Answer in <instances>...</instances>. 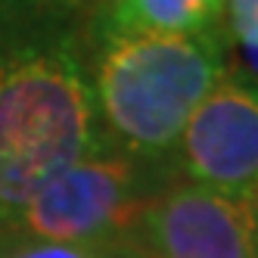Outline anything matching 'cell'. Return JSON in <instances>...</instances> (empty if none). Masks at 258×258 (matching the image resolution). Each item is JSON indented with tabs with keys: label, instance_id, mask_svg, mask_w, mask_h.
Returning <instances> with one entry per match:
<instances>
[{
	"label": "cell",
	"instance_id": "cell-1",
	"mask_svg": "<svg viewBox=\"0 0 258 258\" xmlns=\"http://www.w3.org/2000/svg\"><path fill=\"white\" fill-rule=\"evenodd\" d=\"M100 143L90 22L66 0H0V227Z\"/></svg>",
	"mask_w": 258,
	"mask_h": 258
},
{
	"label": "cell",
	"instance_id": "cell-2",
	"mask_svg": "<svg viewBox=\"0 0 258 258\" xmlns=\"http://www.w3.org/2000/svg\"><path fill=\"white\" fill-rule=\"evenodd\" d=\"M94 97L103 137L171 165L177 137L227 75V34H94Z\"/></svg>",
	"mask_w": 258,
	"mask_h": 258
},
{
	"label": "cell",
	"instance_id": "cell-3",
	"mask_svg": "<svg viewBox=\"0 0 258 258\" xmlns=\"http://www.w3.org/2000/svg\"><path fill=\"white\" fill-rule=\"evenodd\" d=\"M174 177L156 165L100 143L34 196L0 236L75 246L103 258H140L143 218Z\"/></svg>",
	"mask_w": 258,
	"mask_h": 258
},
{
	"label": "cell",
	"instance_id": "cell-4",
	"mask_svg": "<svg viewBox=\"0 0 258 258\" xmlns=\"http://www.w3.org/2000/svg\"><path fill=\"white\" fill-rule=\"evenodd\" d=\"M177 180L221 193H258V84L221 78L183 124L171 153Z\"/></svg>",
	"mask_w": 258,
	"mask_h": 258
},
{
	"label": "cell",
	"instance_id": "cell-5",
	"mask_svg": "<svg viewBox=\"0 0 258 258\" xmlns=\"http://www.w3.org/2000/svg\"><path fill=\"white\" fill-rule=\"evenodd\" d=\"M140 258H258V193L171 180L143 218Z\"/></svg>",
	"mask_w": 258,
	"mask_h": 258
},
{
	"label": "cell",
	"instance_id": "cell-6",
	"mask_svg": "<svg viewBox=\"0 0 258 258\" xmlns=\"http://www.w3.org/2000/svg\"><path fill=\"white\" fill-rule=\"evenodd\" d=\"M94 34H227V0H106L90 16Z\"/></svg>",
	"mask_w": 258,
	"mask_h": 258
},
{
	"label": "cell",
	"instance_id": "cell-7",
	"mask_svg": "<svg viewBox=\"0 0 258 258\" xmlns=\"http://www.w3.org/2000/svg\"><path fill=\"white\" fill-rule=\"evenodd\" d=\"M0 258H103V255L75 249V246H53V243H31V239L0 236Z\"/></svg>",
	"mask_w": 258,
	"mask_h": 258
},
{
	"label": "cell",
	"instance_id": "cell-8",
	"mask_svg": "<svg viewBox=\"0 0 258 258\" xmlns=\"http://www.w3.org/2000/svg\"><path fill=\"white\" fill-rule=\"evenodd\" d=\"M227 38H258V0H227Z\"/></svg>",
	"mask_w": 258,
	"mask_h": 258
},
{
	"label": "cell",
	"instance_id": "cell-9",
	"mask_svg": "<svg viewBox=\"0 0 258 258\" xmlns=\"http://www.w3.org/2000/svg\"><path fill=\"white\" fill-rule=\"evenodd\" d=\"M239 53V59H243L246 72L255 78L252 84H258V38H243V41H230Z\"/></svg>",
	"mask_w": 258,
	"mask_h": 258
},
{
	"label": "cell",
	"instance_id": "cell-10",
	"mask_svg": "<svg viewBox=\"0 0 258 258\" xmlns=\"http://www.w3.org/2000/svg\"><path fill=\"white\" fill-rule=\"evenodd\" d=\"M66 4H72V7H90V4H106V0H66Z\"/></svg>",
	"mask_w": 258,
	"mask_h": 258
}]
</instances>
